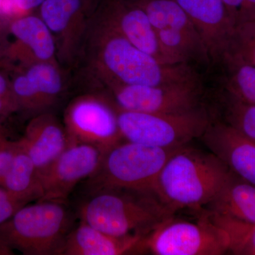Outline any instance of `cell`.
Returning a JSON list of instances; mask_svg holds the SVG:
<instances>
[{
	"mask_svg": "<svg viewBox=\"0 0 255 255\" xmlns=\"http://www.w3.org/2000/svg\"><path fill=\"white\" fill-rule=\"evenodd\" d=\"M90 60L106 85H167L199 80L188 64L167 65L142 51L96 17L89 32Z\"/></svg>",
	"mask_w": 255,
	"mask_h": 255,
	"instance_id": "obj_1",
	"label": "cell"
},
{
	"mask_svg": "<svg viewBox=\"0 0 255 255\" xmlns=\"http://www.w3.org/2000/svg\"><path fill=\"white\" fill-rule=\"evenodd\" d=\"M230 172L212 152L184 146L164 164L157 179L156 197L172 213L200 209L214 199Z\"/></svg>",
	"mask_w": 255,
	"mask_h": 255,
	"instance_id": "obj_2",
	"label": "cell"
},
{
	"mask_svg": "<svg viewBox=\"0 0 255 255\" xmlns=\"http://www.w3.org/2000/svg\"><path fill=\"white\" fill-rule=\"evenodd\" d=\"M172 212L155 196L123 190L91 193L79 210L80 221L112 236H145Z\"/></svg>",
	"mask_w": 255,
	"mask_h": 255,
	"instance_id": "obj_3",
	"label": "cell"
},
{
	"mask_svg": "<svg viewBox=\"0 0 255 255\" xmlns=\"http://www.w3.org/2000/svg\"><path fill=\"white\" fill-rule=\"evenodd\" d=\"M71 223L65 202L38 200L0 226V243L25 255H62Z\"/></svg>",
	"mask_w": 255,
	"mask_h": 255,
	"instance_id": "obj_4",
	"label": "cell"
},
{
	"mask_svg": "<svg viewBox=\"0 0 255 255\" xmlns=\"http://www.w3.org/2000/svg\"><path fill=\"white\" fill-rule=\"evenodd\" d=\"M182 147L120 142L106 152L98 169L89 178L90 190L123 189L156 197L161 171L169 157Z\"/></svg>",
	"mask_w": 255,
	"mask_h": 255,
	"instance_id": "obj_5",
	"label": "cell"
},
{
	"mask_svg": "<svg viewBox=\"0 0 255 255\" xmlns=\"http://www.w3.org/2000/svg\"><path fill=\"white\" fill-rule=\"evenodd\" d=\"M119 130L127 141L162 148L181 147L204 135L211 124L202 107L179 114H150L116 107Z\"/></svg>",
	"mask_w": 255,
	"mask_h": 255,
	"instance_id": "obj_6",
	"label": "cell"
},
{
	"mask_svg": "<svg viewBox=\"0 0 255 255\" xmlns=\"http://www.w3.org/2000/svg\"><path fill=\"white\" fill-rule=\"evenodd\" d=\"M229 248L227 233L206 214L197 222L164 220L139 246L140 252L156 255H221Z\"/></svg>",
	"mask_w": 255,
	"mask_h": 255,
	"instance_id": "obj_7",
	"label": "cell"
},
{
	"mask_svg": "<svg viewBox=\"0 0 255 255\" xmlns=\"http://www.w3.org/2000/svg\"><path fill=\"white\" fill-rule=\"evenodd\" d=\"M64 123L68 145L88 144L105 154L123 138L116 107L100 96L85 95L75 99L65 110Z\"/></svg>",
	"mask_w": 255,
	"mask_h": 255,
	"instance_id": "obj_8",
	"label": "cell"
},
{
	"mask_svg": "<svg viewBox=\"0 0 255 255\" xmlns=\"http://www.w3.org/2000/svg\"><path fill=\"white\" fill-rule=\"evenodd\" d=\"M117 107L150 114H179L200 107L202 92L199 80L167 85H110Z\"/></svg>",
	"mask_w": 255,
	"mask_h": 255,
	"instance_id": "obj_9",
	"label": "cell"
},
{
	"mask_svg": "<svg viewBox=\"0 0 255 255\" xmlns=\"http://www.w3.org/2000/svg\"><path fill=\"white\" fill-rule=\"evenodd\" d=\"M105 153L95 146L69 144L49 167L40 174L43 196L39 200L65 202L75 187L100 167Z\"/></svg>",
	"mask_w": 255,
	"mask_h": 255,
	"instance_id": "obj_10",
	"label": "cell"
},
{
	"mask_svg": "<svg viewBox=\"0 0 255 255\" xmlns=\"http://www.w3.org/2000/svg\"><path fill=\"white\" fill-rule=\"evenodd\" d=\"M197 30L211 62L227 53L236 23L223 0H175Z\"/></svg>",
	"mask_w": 255,
	"mask_h": 255,
	"instance_id": "obj_11",
	"label": "cell"
},
{
	"mask_svg": "<svg viewBox=\"0 0 255 255\" xmlns=\"http://www.w3.org/2000/svg\"><path fill=\"white\" fill-rule=\"evenodd\" d=\"M97 17L142 51L166 63L157 33L147 14L132 0H107Z\"/></svg>",
	"mask_w": 255,
	"mask_h": 255,
	"instance_id": "obj_12",
	"label": "cell"
},
{
	"mask_svg": "<svg viewBox=\"0 0 255 255\" xmlns=\"http://www.w3.org/2000/svg\"><path fill=\"white\" fill-rule=\"evenodd\" d=\"M201 137L231 172L255 185V141L222 122H211Z\"/></svg>",
	"mask_w": 255,
	"mask_h": 255,
	"instance_id": "obj_13",
	"label": "cell"
},
{
	"mask_svg": "<svg viewBox=\"0 0 255 255\" xmlns=\"http://www.w3.org/2000/svg\"><path fill=\"white\" fill-rule=\"evenodd\" d=\"M88 4V0H46L39 7L40 17L58 41V54L67 61L84 36Z\"/></svg>",
	"mask_w": 255,
	"mask_h": 255,
	"instance_id": "obj_14",
	"label": "cell"
},
{
	"mask_svg": "<svg viewBox=\"0 0 255 255\" xmlns=\"http://www.w3.org/2000/svg\"><path fill=\"white\" fill-rule=\"evenodd\" d=\"M9 31L15 42L6 48L4 59L19 60L21 65L56 63L54 37L40 16L28 14L13 18L9 21Z\"/></svg>",
	"mask_w": 255,
	"mask_h": 255,
	"instance_id": "obj_15",
	"label": "cell"
},
{
	"mask_svg": "<svg viewBox=\"0 0 255 255\" xmlns=\"http://www.w3.org/2000/svg\"><path fill=\"white\" fill-rule=\"evenodd\" d=\"M19 141L39 174L46 170L68 145L65 127L54 116L46 112L33 117Z\"/></svg>",
	"mask_w": 255,
	"mask_h": 255,
	"instance_id": "obj_16",
	"label": "cell"
},
{
	"mask_svg": "<svg viewBox=\"0 0 255 255\" xmlns=\"http://www.w3.org/2000/svg\"><path fill=\"white\" fill-rule=\"evenodd\" d=\"M144 236L107 234L80 221L69 233L62 255H121L137 253Z\"/></svg>",
	"mask_w": 255,
	"mask_h": 255,
	"instance_id": "obj_17",
	"label": "cell"
},
{
	"mask_svg": "<svg viewBox=\"0 0 255 255\" xmlns=\"http://www.w3.org/2000/svg\"><path fill=\"white\" fill-rule=\"evenodd\" d=\"M206 207L209 214L255 225V185L230 172L222 187Z\"/></svg>",
	"mask_w": 255,
	"mask_h": 255,
	"instance_id": "obj_18",
	"label": "cell"
},
{
	"mask_svg": "<svg viewBox=\"0 0 255 255\" xmlns=\"http://www.w3.org/2000/svg\"><path fill=\"white\" fill-rule=\"evenodd\" d=\"M14 162L1 187L18 199L29 204L43 196L41 178L36 165L23 149L19 140Z\"/></svg>",
	"mask_w": 255,
	"mask_h": 255,
	"instance_id": "obj_19",
	"label": "cell"
},
{
	"mask_svg": "<svg viewBox=\"0 0 255 255\" xmlns=\"http://www.w3.org/2000/svg\"><path fill=\"white\" fill-rule=\"evenodd\" d=\"M20 70L31 80L41 98L43 110L56 102L63 90V80L61 72L56 63L34 62L21 65Z\"/></svg>",
	"mask_w": 255,
	"mask_h": 255,
	"instance_id": "obj_20",
	"label": "cell"
},
{
	"mask_svg": "<svg viewBox=\"0 0 255 255\" xmlns=\"http://www.w3.org/2000/svg\"><path fill=\"white\" fill-rule=\"evenodd\" d=\"M221 63L228 70L225 87L227 95L255 105V66L230 57H225Z\"/></svg>",
	"mask_w": 255,
	"mask_h": 255,
	"instance_id": "obj_21",
	"label": "cell"
},
{
	"mask_svg": "<svg viewBox=\"0 0 255 255\" xmlns=\"http://www.w3.org/2000/svg\"><path fill=\"white\" fill-rule=\"evenodd\" d=\"M210 219L226 231L229 238L230 253L255 255V225H248L206 213Z\"/></svg>",
	"mask_w": 255,
	"mask_h": 255,
	"instance_id": "obj_22",
	"label": "cell"
},
{
	"mask_svg": "<svg viewBox=\"0 0 255 255\" xmlns=\"http://www.w3.org/2000/svg\"><path fill=\"white\" fill-rule=\"evenodd\" d=\"M225 57L255 66V18L245 20L236 25L229 48L223 58Z\"/></svg>",
	"mask_w": 255,
	"mask_h": 255,
	"instance_id": "obj_23",
	"label": "cell"
},
{
	"mask_svg": "<svg viewBox=\"0 0 255 255\" xmlns=\"http://www.w3.org/2000/svg\"><path fill=\"white\" fill-rule=\"evenodd\" d=\"M227 123L255 142V105H249L227 95Z\"/></svg>",
	"mask_w": 255,
	"mask_h": 255,
	"instance_id": "obj_24",
	"label": "cell"
},
{
	"mask_svg": "<svg viewBox=\"0 0 255 255\" xmlns=\"http://www.w3.org/2000/svg\"><path fill=\"white\" fill-rule=\"evenodd\" d=\"M18 112L11 80L2 72H0V117H9Z\"/></svg>",
	"mask_w": 255,
	"mask_h": 255,
	"instance_id": "obj_25",
	"label": "cell"
},
{
	"mask_svg": "<svg viewBox=\"0 0 255 255\" xmlns=\"http://www.w3.org/2000/svg\"><path fill=\"white\" fill-rule=\"evenodd\" d=\"M28 203L18 199L16 196L0 186V226L11 219L18 210Z\"/></svg>",
	"mask_w": 255,
	"mask_h": 255,
	"instance_id": "obj_26",
	"label": "cell"
},
{
	"mask_svg": "<svg viewBox=\"0 0 255 255\" xmlns=\"http://www.w3.org/2000/svg\"><path fill=\"white\" fill-rule=\"evenodd\" d=\"M18 148V141L4 138L0 140V186L9 172Z\"/></svg>",
	"mask_w": 255,
	"mask_h": 255,
	"instance_id": "obj_27",
	"label": "cell"
},
{
	"mask_svg": "<svg viewBox=\"0 0 255 255\" xmlns=\"http://www.w3.org/2000/svg\"><path fill=\"white\" fill-rule=\"evenodd\" d=\"M46 0H11L15 18L30 14L32 10L39 8Z\"/></svg>",
	"mask_w": 255,
	"mask_h": 255,
	"instance_id": "obj_28",
	"label": "cell"
},
{
	"mask_svg": "<svg viewBox=\"0 0 255 255\" xmlns=\"http://www.w3.org/2000/svg\"><path fill=\"white\" fill-rule=\"evenodd\" d=\"M6 48H7V47L5 46L2 36H1V33H0V62L4 59Z\"/></svg>",
	"mask_w": 255,
	"mask_h": 255,
	"instance_id": "obj_29",
	"label": "cell"
},
{
	"mask_svg": "<svg viewBox=\"0 0 255 255\" xmlns=\"http://www.w3.org/2000/svg\"><path fill=\"white\" fill-rule=\"evenodd\" d=\"M13 251L9 249L7 247L4 246V245L0 243V255H13Z\"/></svg>",
	"mask_w": 255,
	"mask_h": 255,
	"instance_id": "obj_30",
	"label": "cell"
},
{
	"mask_svg": "<svg viewBox=\"0 0 255 255\" xmlns=\"http://www.w3.org/2000/svg\"><path fill=\"white\" fill-rule=\"evenodd\" d=\"M6 134H5L4 128L2 127V126L0 124V140H2V139L6 138Z\"/></svg>",
	"mask_w": 255,
	"mask_h": 255,
	"instance_id": "obj_31",
	"label": "cell"
}]
</instances>
